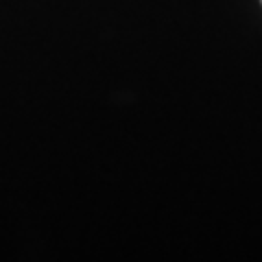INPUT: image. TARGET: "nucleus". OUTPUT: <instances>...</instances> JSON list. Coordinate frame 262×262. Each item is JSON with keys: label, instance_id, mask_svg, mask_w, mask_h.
Masks as SVG:
<instances>
[]
</instances>
